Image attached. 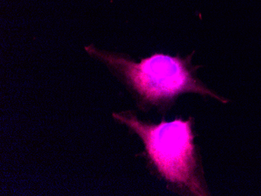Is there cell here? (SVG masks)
<instances>
[{"instance_id": "cell-1", "label": "cell", "mask_w": 261, "mask_h": 196, "mask_svg": "<svg viewBox=\"0 0 261 196\" xmlns=\"http://www.w3.org/2000/svg\"><path fill=\"white\" fill-rule=\"evenodd\" d=\"M85 49L125 86L142 110L156 108L164 112L178 96L189 92L211 96L223 103L229 102L198 78L196 71L199 67L192 64L193 53L186 57L154 53L136 62L124 54L101 50L93 45Z\"/></svg>"}, {"instance_id": "cell-2", "label": "cell", "mask_w": 261, "mask_h": 196, "mask_svg": "<svg viewBox=\"0 0 261 196\" xmlns=\"http://www.w3.org/2000/svg\"><path fill=\"white\" fill-rule=\"evenodd\" d=\"M139 136L151 171L174 191L194 195H208L199 152L194 143L193 119L177 118L159 124L142 121L133 111L112 114Z\"/></svg>"}]
</instances>
